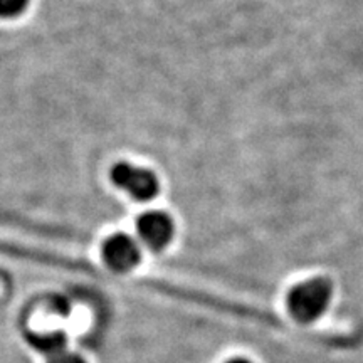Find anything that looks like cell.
<instances>
[{
    "label": "cell",
    "mask_w": 363,
    "mask_h": 363,
    "mask_svg": "<svg viewBox=\"0 0 363 363\" xmlns=\"http://www.w3.org/2000/svg\"><path fill=\"white\" fill-rule=\"evenodd\" d=\"M111 180L116 187L128 192L135 201H152L160 190V184L153 172L142 167H135L131 163H116L111 169Z\"/></svg>",
    "instance_id": "obj_2"
},
{
    "label": "cell",
    "mask_w": 363,
    "mask_h": 363,
    "mask_svg": "<svg viewBox=\"0 0 363 363\" xmlns=\"http://www.w3.org/2000/svg\"><path fill=\"white\" fill-rule=\"evenodd\" d=\"M27 340H29V343L33 345L35 350L45 353V355H49V358L65 352L67 345V338L62 331L49 335H29Z\"/></svg>",
    "instance_id": "obj_5"
},
{
    "label": "cell",
    "mask_w": 363,
    "mask_h": 363,
    "mask_svg": "<svg viewBox=\"0 0 363 363\" xmlns=\"http://www.w3.org/2000/svg\"><path fill=\"white\" fill-rule=\"evenodd\" d=\"M29 6V0H0V17L2 19H12L21 16Z\"/></svg>",
    "instance_id": "obj_6"
},
{
    "label": "cell",
    "mask_w": 363,
    "mask_h": 363,
    "mask_svg": "<svg viewBox=\"0 0 363 363\" xmlns=\"http://www.w3.org/2000/svg\"><path fill=\"white\" fill-rule=\"evenodd\" d=\"M227 363H251L246 358H233V360H229Z\"/></svg>",
    "instance_id": "obj_8"
},
{
    "label": "cell",
    "mask_w": 363,
    "mask_h": 363,
    "mask_svg": "<svg viewBox=\"0 0 363 363\" xmlns=\"http://www.w3.org/2000/svg\"><path fill=\"white\" fill-rule=\"evenodd\" d=\"M138 234L142 240L153 251H160L170 244L174 238V220L165 212L152 211L138 219Z\"/></svg>",
    "instance_id": "obj_4"
},
{
    "label": "cell",
    "mask_w": 363,
    "mask_h": 363,
    "mask_svg": "<svg viewBox=\"0 0 363 363\" xmlns=\"http://www.w3.org/2000/svg\"><path fill=\"white\" fill-rule=\"evenodd\" d=\"M333 288L328 279L315 278L294 286L288 296V308L299 323H311L328 308Z\"/></svg>",
    "instance_id": "obj_1"
},
{
    "label": "cell",
    "mask_w": 363,
    "mask_h": 363,
    "mask_svg": "<svg viewBox=\"0 0 363 363\" xmlns=\"http://www.w3.org/2000/svg\"><path fill=\"white\" fill-rule=\"evenodd\" d=\"M49 363H86V362L79 355H76V353L65 350L49 358Z\"/></svg>",
    "instance_id": "obj_7"
},
{
    "label": "cell",
    "mask_w": 363,
    "mask_h": 363,
    "mask_svg": "<svg viewBox=\"0 0 363 363\" xmlns=\"http://www.w3.org/2000/svg\"><path fill=\"white\" fill-rule=\"evenodd\" d=\"M103 259L110 269L116 272H128L138 266L142 259L138 244L130 235L115 234L103 244Z\"/></svg>",
    "instance_id": "obj_3"
}]
</instances>
